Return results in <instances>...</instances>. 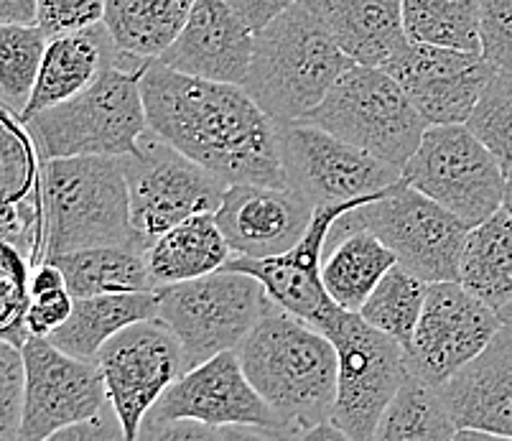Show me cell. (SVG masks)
I'll list each match as a JSON object with an SVG mask.
<instances>
[{
  "label": "cell",
  "instance_id": "1",
  "mask_svg": "<svg viewBox=\"0 0 512 441\" xmlns=\"http://www.w3.org/2000/svg\"><path fill=\"white\" fill-rule=\"evenodd\" d=\"M148 128L227 184L286 187L278 123L240 85L151 62L141 80Z\"/></svg>",
  "mask_w": 512,
  "mask_h": 441
},
{
  "label": "cell",
  "instance_id": "2",
  "mask_svg": "<svg viewBox=\"0 0 512 441\" xmlns=\"http://www.w3.org/2000/svg\"><path fill=\"white\" fill-rule=\"evenodd\" d=\"M242 370L288 436L332 419L339 357L327 334L271 301L253 332L237 347Z\"/></svg>",
  "mask_w": 512,
  "mask_h": 441
},
{
  "label": "cell",
  "instance_id": "3",
  "mask_svg": "<svg viewBox=\"0 0 512 441\" xmlns=\"http://www.w3.org/2000/svg\"><path fill=\"white\" fill-rule=\"evenodd\" d=\"M319 16L299 0L255 34L245 90L276 123L304 120L352 67Z\"/></svg>",
  "mask_w": 512,
  "mask_h": 441
},
{
  "label": "cell",
  "instance_id": "4",
  "mask_svg": "<svg viewBox=\"0 0 512 441\" xmlns=\"http://www.w3.org/2000/svg\"><path fill=\"white\" fill-rule=\"evenodd\" d=\"M44 248L41 263L85 248L146 250L130 225V197L123 159L74 156L41 161Z\"/></svg>",
  "mask_w": 512,
  "mask_h": 441
},
{
  "label": "cell",
  "instance_id": "5",
  "mask_svg": "<svg viewBox=\"0 0 512 441\" xmlns=\"http://www.w3.org/2000/svg\"><path fill=\"white\" fill-rule=\"evenodd\" d=\"M123 54V51H120ZM151 62L128 54L100 72L85 92L57 108L26 120L41 161L74 156H110L125 159L136 153L148 131V113L141 80Z\"/></svg>",
  "mask_w": 512,
  "mask_h": 441
},
{
  "label": "cell",
  "instance_id": "6",
  "mask_svg": "<svg viewBox=\"0 0 512 441\" xmlns=\"http://www.w3.org/2000/svg\"><path fill=\"white\" fill-rule=\"evenodd\" d=\"M304 120L398 169L408 164L428 131L395 77L365 64H352Z\"/></svg>",
  "mask_w": 512,
  "mask_h": 441
},
{
  "label": "cell",
  "instance_id": "7",
  "mask_svg": "<svg viewBox=\"0 0 512 441\" xmlns=\"http://www.w3.org/2000/svg\"><path fill=\"white\" fill-rule=\"evenodd\" d=\"M316 329L334 342L339 357L332 421L352 441H372L383 413L411 378L406 347L342 306Z\"/></svg>",
  "mask_w": 512,
  "mask_h": 441
},
{
  "label": "cell",
  "instance_id": "8",
  "mask_svg": "<svg viewBox=\"0 0 512 441\" xmlns=\"http://www.w3.org/2000/svg\"><path fill=\"white\" fill-rule=\"evenodd\" d=\"M158 296V319L181 342L189 370L222 352H237L271 304L263 283L240 271L164 286Z\"/></svg>",
  "mask_w": 512,
  "mask_h": 441
},
{
  "label": "cell",
  "instance_id": "9",
  "mask_svg": "<svg viewBox=\"0 0 512 441\" xmlns=\"http://www.w3.org/2000/svg\"><path fill=\"white\" fill-rule=\"evenodd\" d=\"M130 197V225L143 250L151 248L171 227L194 215L220 210L225 179L204 169L148 128L136 153L123 159Z\"/></svg>",
  "mask_w": 512,
  "mask_h": 441
},
{
  "label": "cell",
  "instance_id": "10",
  "mask_svg": "<svg viewBox=\"0 0 512 441\" xmlns=\"http://www.w3.org/2000/svg\"><path fill=\"white\" fill-rule=\"evenodd\" d=\"M403 179L477 227L502 210L507 176L467 125H428Z\"/></svg>",
  "mask_w": 512,
  "mask_h": 441
},
{
  "label": "cell",
  "instance_id": "11",
  "mask_svg": "<svg viewBox=\"0 0 512 441\" xmlns=\"http://www.w3.org/2000/svg\"><path fill=\"white\" fill-rule=\"evenodd\" d=\"M357 220L395 253L398 263L426 283L459 281V266L472 225L444 204L400 179L355 210Z\"/></svg>",
  "mask_w": 512,
  "mask_h": 441
},
{
  "label": "cell",
  "instance_id": "12",
  "mask_svg": "<svg viewBox=\"0 0 512 441\" xmlns=\"http://www.w3.org/2000/svg\"><path fill=\"white\" fill-rule=\"evenodd\" d=\"M286 187L311 207L344 204L388 192L403 179V169L349 146L309 120L278 123Z\"/></svg>",
  "mask_w": 512,
  "mask_h": 441
},
{
  "label": "cell",
  "instance_id": "13",
  "mask_svg": "<svg viewBox=\"0 0 512 441\" xmlns=\"http://www.w3.org/2000/svg\"><path fill=\"white\" fill-rule=\"evenodd\" d=\"M97 368L128 441H143L148 413L189 370L181 342L158 317L115 334L97 355Z\"/></svg>",
  "mask_w": 512,
  "mask_h": 441
},
{
  "label": "cell",
  "instance_id": "14",
  "mask_svg": "<svg viewBox=\"0 0 512 441\" xmlns=\"http://www.w3.org/2000/svg\"><path fill=\"white\" fill-rule=\"evenodd\" d=\"M502 327L500 311L469 294L459 281L431 283L408 347L411 375L441 391L459 370L487 350Z\"/></svg>",
  "mask_w": 512,
  "mask_h": 441
},
{
  "label": "cell",
  "instance_id": "15",
  "mask_svg": "<svg viewBox=\"0 0 512 441\" xmlns=\"http://www.w3.org/2000/svg\"><path fill=\"white\" fill-rule=\"evenodd\" d=\"M26 362L21 441H44L64 426L79 424L107 406L97 362L79 360L31 334L21 347Z\"/></svg>",
  "mask_w": 512,
  "mask_h": 441
},
{
  "label": "cell",
  "instance_id": "16",
  "mask_svg": "<svg viewBox=\"0 0 512 441\" xmlns=\"http://www.w3.org/2000/svg\"><path fill=\"white\" fill-rule=\"evenodd\" d=\"M194 419L212 426H260L288 436L286 426L248 380L237 352H222L197 368L186 370L148 413L146 426ZM146 431V429H143Z\"/></svg>",
  "mask_w": 512,
  "mask_h": 441
},
{
  "label": "cell",
  "instance_id": "17",
  "mask_svg": "<svg viewBox=\"0 0 512 441\" xmlns=\"http://www.w3.org/2000/svg\"><path fill=\"white\" fill-rule=\"evenodd\" d=\"M428 125H467L495 69L474 51L413 44L385 67Z\"/></svg>",
  "mask_w": 512,
  "mask_h": 441
},
{
  "label": "cell",
  "instance_id": "18",
  "mask_svg": "<svg viewBox=\"0 0 512 441\" xmlns=\"http://www.w3.org/2000/svg\"><path fill=\"white\" fill-rule=\"evenodd\" d=\"M370 199L372 197L316 207L309 232L296 248L283 255H273V258H235L232 255L222 271H240L258 278L273 304L316 327L334 306H339L327 294L324 278H321V261H324L329 232L344 212L355 210Z\"/></svg>",
  "mask_w": 512,
  "mask_h": 441
},
{
  "label": "cell",
  "instance_id": "19",
  "mask_svg": "<svg viewBox=\"0 0 512 441\" xmlns=\"http://www.w3.org/2000/svg\"><path fill=\"white\" fill-rule=\"evenodd\" d=\"M314 207L288 187L230 184L214 220L235 258H273L304 240Z\"/></svg>",
  "mask_w": 512,
  "mask_h": 441
},
{
  "label": "cell",
  "instance_id": "20",
  "mask_svg": "<svg viewBox=\"0 0 512 441\" xmlns=\"http://www.w3.org/2000/svg\"><path fill=\"white\" fill-rule=\"evenodd\" d=\"M255 34L225 0H197L179 39L158 59L189 77L245 85L253 62Z\"/></svg>",
  "mask_w": 512,
  "mask_h": 441
},
{
  "label": "cell",
  "instance_id": "21",
  "mask_svg": "<svg viewBox=\"0 0 512 441\" xmlns=\"http://www.w3.org/2000/svg\"><path fill=\"white\" fill-rule=\"evenodd\" d=\"M459 429L512 439V327H502L487 350L441 388Z\"/></svg>",
  "mask_w": 512,
  "mask_h": 441
},
{
  "label": "cell",
  "instance_id": "22",
  "mask_svg": "<svg viewBox=\"0 0 512 441\" xmlns=\"http://www.w3.org/2000/svg\"><path fill=\"white\" fill-rule=\"evenodd\" d=\"M355 210L344 212L332 225L321 261V278L334 304L360 314L377 283L390 268L398 266V258L375 232L357 220Z\"/></svg>",
  "mask_w": 512,
  "mask_h": 441
},
{
  "label": "cell",
  "instance_id": "23",
  "mask_svg": "<svg viewBox=\"0 0 512 441\" xmlns=\"http://www.w3.org/2000/svg\"><path fill=\"white\" fill-rule=\"evenodd\" d=\"M355 64L385 69L408 46L403 0H304Z\"/></svg>",
  "mask_w": 512,
  "mask_h": 441
},
{
  "label": "cell",
  "instance_id": "24",
  "mask_svg": "<svg viewBox=\"0 0 512 441\" xmlns=\"http://www.w3.org/2000/svg\"><path fill=\"white\" fill-rule=\"evenodd\" d=\"M118 62L120 51L107 34L105 23L49 39L39 82L21 123L85 92L100 77L102 69Z\"/></svg>",
  "mask_w": 512,
  "mask_h": 441
},
{
  "label": "cell",
  "instance_id": "25",
  "mask_svg": "<svg viewBox=\"0 0 512 441\" xmlns=\"http://www.w3.org/2000/svg\"><path fill=\"white\" fill-rule=\"evenodd\" d=\"M158 304H161L158 291L74 299V311L69 322L46 340L62 352H67V355L97 362L102 347L113 340L115 334L128 329L130 324L156 319Z\"/></svg>",
  "mask_w": 512,
  "mask_h": 441
},
{
  "label": "cell",
  "instance_id": "26",
  "mask_svg": "<svg viewBox=\"0 0 512 441\" xmlns=\"http://www.w3.org/2000/svg\"><path fill=\"white\" fill-rule=\"evenodd\" d=\"M232 250L214 215H194L146 250V263L158 289L212 276L230 263Z\"/></svg>",
  "mask_w": 512,
  "mask_h": 441
},
{
  "label": "cell",
  "instance_id": "27",
  "mask_svg": "<svg viewBox=\"0 0 512 441\" xmlns=\"http://www.w3.org/2000/svg\"><path fill=\"white\" fill-rule=\"evenodd\" d=\"M197 0H107L105 29L118 51L156 62L179 39Z\"/></svg>",
  "mask_w": 512,
  "mask_h": 441
},
{
  "label": "cell",
  "instance_id": "28",
  "mask_svg": "<svg viewBox=\"0 0 512 441\" xmlns=\"http://www.w3.org/2000/svg\"><path fill=\"white\" fill-rule=\"evenodd\" d=\"M57 263L67 278V289L74 299L107 294H146L158 291L151 271H148L146 253L136 248H85L74 253L54 255L49 258Z\"/></svg>",
  "mask_w": 512,
  "mask_h": 441
},
{
  "label": "cell",
  "instance_id": "29",
  "mask_svg": "<svg viewBox=\"0 0 512 441\" xmlns=\"http://www.w3.org/2000/svg\"><path fill=\"white\" fill-rule=\"evenodd\" d=\"M459 283L490 309L512 304V215L495 212L472 227L459 266Z\"/></svg>",
  "mask_w": 512,
  "mask_h": 441
},
{
  "label": "cell",
  "instance_id": "30",
  "mask_svg": "<svg viewBox=\"0 0 512 441\" xmlns=\"http://www.w3.org/2000/svg\"><path fill=\"white\" fill-rule=\"evenodd\" d=\"M456 431L441 393L411 375L383 413L372 441H454Z\"/></svg>",
  "mask_w": 512,
  "mask_h": 441
},
{
  "label": "cell",
  "instance_id": "31",
  "mask_svg": "<svg viewBox=\"0 0 512 441\" xmlns=\"http://www.w3.org/2000/svg\"><path fill=\"white\" fill-rule=\"evenodd\" d=\"M403 26L413 44L482 54L479 0H403Z\"/></svg>",
  "mask_w": 512,
  "mask_h": 441
},
{
  "label": "cell",
  "instance_id": "32",
  "mask_svg": "<svg viewBox=\"0 0 512 441\" xmlns=\"http://www.w3.org/2000/svg\"><path fill=\"white\" fill-rule=\"evenodd\" d=\"M428 286L431 283H426L398 263V266L385 273L383 281L377 283V289L372 291L370 299L362 306L360 317L370 327H375L377 332L393 337L408 352L413 334H416L418 319L423 314Z\"/></svg>",
  "mask_w": 512,
  "mask_h": 441
},
{
  "label": "cell",
  "instance_id": "33",
  "mask_svg": "<svg viewBox=\"0 0 512 441\" xmlns=\"http://www.w3.org/2000/svg\"><path fill=\"white\" fill-rule=\"evenodd\" d=\"M49 34L41 26H0V102L23 118L39 82Z\"/></svg>",
  "mask_w": 512,
  "mask_h": 441
},
{
  "label": "cell",
  "instance_id": "34",
  "mask_svg": "<svg viewBox=\"0 0 512 441\" xmlns=\"http://www.w3.org/2000/svg\"><path fill=\"white\" fill-rule=\"evenodd\" d=\"M3 138H0V179H3V204H18L41 194V159L34 138L16 115H0Z\"/></svg>",
  "mask_w": 512,
  "mask_h": 441
},
{
  "label": "cell",
  "instance_id": "35",
  "mask_svg": "<svg viewBox=\"0 0 512 441\" xmlns=\"http://www.w3.org/2000/svg\"><path fill=\"white\" fill-rule=\"evenodd\" d=\"M467 128L490 148V153L502 166L505 176L512 174V74L495 72L472 118L467 120Z\"/></svg>",
  "mask_w": 512,
  "mask_h": 441
},
{
  "label": "cell",
  "instance_id": "36",
  "mask_svg": "<svg viewBox=\"0 0 512 441\" xmlns=\"http://www.w3.org/2000/svg\"><path fill=\"white\" fill-rule=\"evenodd\" d=\"M3 309H0V329H3V342L23 347L31 337L26 327V314L31 306V263L21 250L11 243H3Z\"/></svg>",
  "mask_w": 512,
  "mask_h": 441
},
{
  "label": "cell",
  "instance_id": "37",
  "mask_svg": "<svg viewBox=\"0 0 512 441\" xmlns=\"http://www.w3.org/2000/svg\"><path fill=\"white\" fill-rule=\"evenodd\" d=\"M26 362L21 347L0 342V441L21 439Z\"/></svg>",
  "mask_w": 512,
  "mask_h": 441
},
{
  "label": "cell",
  "instance_id": "38",
  "mask_svg": "<svg viewBox=\"0 0 512 441\" xmlns=\"http://www.w3.org/2000/svg\"><path fill=\"white\" fill-rule=\"evenodd\" d=\"M482 57L495 72L512 74V0H479Z\"/></svg>",
  "mask_w": 512,
  "mask_h": 441
},
{
  "label": "cell",
  "instance_id": "39",
  "mask_svg": "<svg viewBox=\"0 0 512 441\" xmlns=\"http://www.w3.org/2000/svg\"><path fill=\"white\" fill-rule=\"evenodd\" d=\"M107 0H39L36 26L49 34V39L64 34H77L105 21Z\"/></svg>",
  "mask_w": 512,
  "mask_h": 441
},
{
  "label": "cell",
  "instance_id": "40",
  "mask_svg": "<svg viewBox=\"0 0 512 441\" xmlns=\"http://www.w3.org/2000/svg\"><path fill=\"white\" fill-rule=\"evenodd\" d=\"M74 311V296L69 289L51 291V294L34 296L26 314V327L34 337H51L69 322Z\"/></svg>",
  "mask_w": 512,
  "mask_h": 441
},
{
  "label": "cell",
  "instance_id": "41",
  "mask_svg": "<svg viewBox=\"0 0 512 441\" xmlns=\"http://www.w3.org/2000/svg\"><path fill=\"white\" fill-rule=\"evenodd\" d=\"M44 441H128L123 424H120L115 408L107 403L97 416L79 424L64 426L57 434H51Z\"/></svg>",
  "mask_w": 512,
  "mask_h": 441
},
{
  "label": "cell",
  "instance_id": "42",
  "mask_svg": "<svg viewBox=\"0 0 512 441\" xmlns=\"http://www.w3.org/2000/svg\"><path fill=\"white\" fill-rule=\"evenodd\" d=\"M143 441H225V434L220 426L204 424V421L176 419L146 426Z\"/></svg>",
  "mask_w": 512,
  "mask_h": 441
},
{
  "label": "cell",
  "instance_id": "43",
  "mask_svg": "<svg viewBox=\"0 0 512 441\" xmlns=\"http://www.w3.org/2000/svg\"><path fill=\"white\" fill-rule=\"evenodd\" d=\"M225 3L253 34H260L276 18H281L288 8L296 6L299 0H225Z\"/></svg>",
  "mask_w": 512,
  "mask_h": 441
},
{
  "label": "cell",
  "instance_id": "44",
  "mask_svg": "<svg viewBox=\"0 0 512 441\" xmlns=\"http://www.w3.org/2000/svg\"><path fill=\"white\" fill-rule=\"evenodd\" d=\"M62 289H67V278L57 263L44 261L31 268V296H44Z\"/></svg>",
  "mask_w": 512,
  "mask_h": 441
},
{
  "label": "cell",
  "instance_id": "45",
  "mask_svg": "<svg viewBox=\"0 0 512 441\" xmlns=\"http://www.w3.org/2000/svg\"><path fill=\"white\" fill-rule=\"evenodd\" d=\"M39 0H0V26H34Z\"/></svg>",
  "mask_w": 512,
  "mask_h": 441
},
{
  "label": "cell",
  "instance_id": "46",
  "mask_svg": "<svg viewBox=\"0 0 512 441\" xmlns=\"http://www.w3.org/2000/svg\"><path fill=\"white\" fill-rule=\"evenodd\" d=\"M291 441H352L332 419L321 421V424L301 429L291 436Z\"/></svg>",
  "mask_w": 512,
  "mask_h": 441
},
{
  "label": "cell",
  "instance_id": "47",
  "mask_svg": "<svg viewBox=\"0 0 512 441\" xmlns=\"http://www.w3.org/2000/svg\"><path fill=\"white\" fill-rule=\"evenodd\" d=\"M225 441H288L276 431L260 429V426H225Z\"/></svg>",
  "mask_w": 512,
  "mask_h": 441
},
{
  "label": "cell",
  "instance_id": "48",
  "mask_svg": "<svg viewBox=\"0 0 512 441\" xmlns=\"http://www.w3.org/2000/svg\"><path fill=\"white\" fill-rule=\"evenodd\" d=\"M454 441H512V439L510 436L487 434V431H477V429H459L456 431Z\"/></svg>",
  "mask_w": 512,
  "mask_h": 441
},
{
  "label": "cell",
  "instance_id": "49",
  "mask_svg": "<svg viewBox=\"0 0 512 441\" xmlns=\"http://www.w3.org/2000/svg\"><path fill=\"white\" fill-rule=\"evenodd\" d=\"M502 210H507L512 215V174L507 176V187H505V202H502Z\"/></svg>",
  "mask_w": 512,
  "mask_h": 441
},
{
  "label": "cell",
  "instance_id": "50",
  "mask_svg": "<svg viewBox=\"0 0 512 441\" xmlns=\"http://www.w3.org/2000/svg\"><path fill=\"white\" fill-rule=\"evenodd\" d=\"M500 319H502V324H507V327H512V304H507L505 309L500 311Z\"/></svg>",
  "mask_w": 512,
  "mask_h": 441
},
{
  "label": "cell",
  "instance_id": "51",
  "mask_svg": "<svg viewBox=\"0 0 512 441\" xmlns=\"http://www.w3.org/2000/svg\"><path fill=\"white\" fill-rule=\"evenodd\" d=\"M6 441H21V439H6Z\"/></svg>",
  "mask_w": 512,
  "mask_h": 441
}]
</instances>
